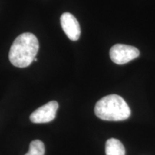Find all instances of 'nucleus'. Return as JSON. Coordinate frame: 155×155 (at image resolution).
<instances>
[{"label":"nucleus","mask_w":155,"mask_h":155,"mask_svg":"<svg viewBox=\"0 0 155 155\" xmlns=\"http://www.w3.org/2000/svg\"><path fill=\"white\" fill-rule=\"evenodd\" d=\"M58 108V104L55 101L48 102L41 107L38 108L32 113L30 119L32 123H48L55 119Z\"/></svg>","instance_id":"obj_4"},{"label":"nucleus","mask_w":155,"mask_h":155,"mask_svg":"<svg viewBox=\"0 0 155 155\" xmlns=\"http://www.w3.org/2000/svg\"><path fill=\"white\" fill-rule=\"evenodd\" d=\"M139 51L137 48L123 44H116L110 50V58L114 63L123 65L138 58Z\"/></svg>","instance_id":"obj_3"},{"label":"nucleus","mask_w":155,"mask_h":155,"mask_svg":"<svg viewBox=\"0 0 155 155\" xmlns=\"http://www.w3.org/2000/svg\"><path fill=\"white\" fill-rule=\"evenodd\" d=\"M95 114L104 121H124L129 119L131 110L122 97L116 94L108 95L96 103Z\"/></svg>","instance_id":"obj_2"},{"label":"nucleus","mask_w":155,"mask_h":155,"mask_svg":"<svg viewBox=\"0 0 155 155\" xmlns=\"http://www.w3.org/2000/svg\"><path fill=\"white\" fill-rule=\"evenodd\" d=\"M39 50V42L37 37L30 32L22 33L15 39L9 53L11 63L17 68L28 67Z\"/></svg>","instance_id":"obj_1"},{"label":"nucleus","mask_w":155,"mask_h":155,"mask_svg":"<svg viewBox=\"0 0 155 155\" xmlns=\"http://www.w3.org/2000/svg\"><path fill=\"white\" fill-rule=\"evenodd\" d=\"M106 155H125L126 151L124 145L118 139L111 138L106 143Z\"/></svg>","instance_id":"obj_6"},{"label":"nucleus","mask_w":155,"mask_h":155,"mask_svg":"<svg viewBox=\"0 0 155 155\" xmlns=\"http://www.w3.org/2000/svg\"><path fill=\"white\" fill-rule=\"evenodd\" d=\"M45 145L40 140H34L30 143V150L25 155H44Z\"/></svg>","instance_id":"obj_7"},{"label":"nucleus","mask_w":155,"mask_h":155,"mask_svg":"<svg viewBox=\"0 0 155 155\" xmlns=\"http://www.w3.org/2000/svg\"><path fill=\"white\" fill-rule=\"evenodd\" d=\"M34 61H38V58H35Z\"/></svg>","instance_id":"obj_8"},{"label":"nucleus","mask_w":155,"mask_h":155,"mask_svg":"<svg viewBox=\"0 0 155 155\" xmlns=\"http://www.w3.org/2000/svg\"><path fill=\"white\" fill-rule=\"evenodd\" d=\"M61 27L71 40L76 41L81 36L80 25L72 14L65 12L61 17Z\"/></svg>","instance_id":"obj_5"}]
</instances>
